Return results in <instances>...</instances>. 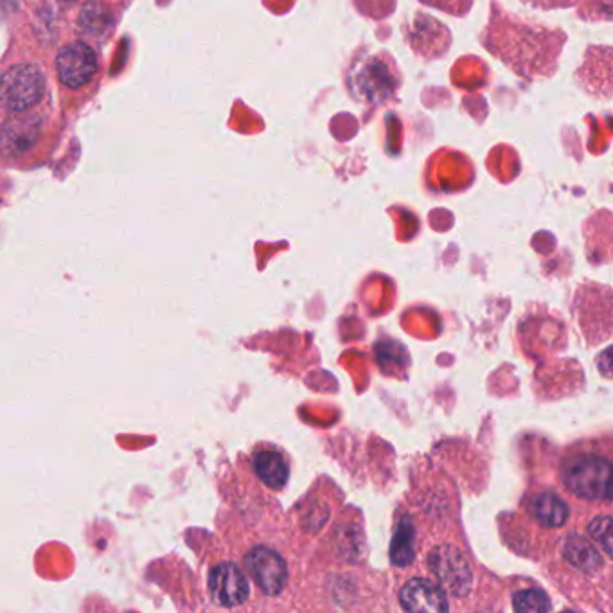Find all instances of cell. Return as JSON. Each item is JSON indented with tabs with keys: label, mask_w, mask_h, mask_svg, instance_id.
Segmentation results:
<instances>
[{
	"label": "cell",
	"mask_w": 613,
	"mask_h": 613,
	"mask_svg": "<svg viewBox=\"0 0 613 613\" xmlns=\"http://www.w3.org/2000/svg\"><path fill=\"white\" fill-rule=\"evenodd\" d=\"M404 76L388 51L358 53L346 71V89L360 105H388L398 98Z\"/></svg>",
	"instance_id": "cell-1"
},
{
	"label": "cell",
	"mask_w": 613,
	"mask_h": 613,
	"mask_svg": "<svg viewBox=\"0 0 613 613\" xmlns=\"http://www.w3.org/2000/svg\"><path fill=\"white\" fill-rule=\"evenodd\" d=\"M399 601L407 612L412 613H446L450 610L445 592L426 579L407 583L399 592Z\"/></svg>",
	"instance_id": "cell-9"
},
{
	"label": "cell",
	"mask_w": 613,
	"mask_h": 613,
	"mask_svg": "<svg viewBox=\"0 0 613 613\" xmlns=\"http://www.w3.org/2000/svg\"><path fill=\"white\" fill-rule=\"evenodd\" d=\"M391 561L394 565L407 566L414 561V527L409 520L399 522L391 544Z\"/></svg>",
	"instance_id": "cell-14"
},
{
	"label": "cell",
	"mask_w": 613,
	"mask_h": 613,
	"mask_svg": "<svg viewBox=\"0 0 613 613\" xmlns=\"http://www.w3.org/2000/svg\"><path fill=\"white\" fill-rule=\"evenodd\" d=\"M63 2H73V0H63Z\"/></svg>",
	"instance_id": "cell-20"
},
{
	"label": "cell",
	"mask_w": 613,
	"mask_h": 613,
	"mask_svg": "<svg viewBox=\"0 0 613 613\" xmlns=\"http://www.w3.org/2000/svg\"><path fill=\"white\" fill-rule=\"evenodd\" d=\"M421 2L430 8L446 11L450 15L464 16L472 8L473 0H421Z\"/></svg>",
	"instance_id": "cell-17"
},
{
	"label": "cell",
	"mask_w": 613,
	"mask_h": 613,
	"mask_svg": "<svg viewBox=\"0 0 613 613\" xmlns=\"http://www.w3.org/2000/svg\"><path fill=\"white\" fill-rule=\"evenodd\" d=\"M209 590L216 604L232 609L245 603L251 593V585L240 566L226 561L210 571Z\"/></svg>",
	"instance_id": "cell-7"
},
{
	"label": "cell",
	"mask_w": 613,
	"mask_h": 613,
	"mask_svg": "<svg viewBox=\"0 0 613 613\" xmlns=\"http://www.w3.org/2000/svg\"><path fill=\"white\" fill-rule=\"evenodd\" d=\"M588 531H590L593 540L601 544L604 552L612 555V516H609V514L599 516V519L593 520Z\"/></svg>",
	"instance_id": "cell-16"
},
{
	"label": "cell",
	"mask_w": 613,
	"mask_h": 613,
	"mask_svg": "<svg viewBox=\"0 0 613 613\" xmlns=\"http://www.w3.org/2000/svg\"><path fill=\"white\" fill-rule=\"evenodd\" d=\"M525 4L533 5L536 10L552 11V10H566L576 5L579 0H522Z\"/></svg>",
	"instance_id": "cell-18"
},
{
	"label": "cell",
	"mask_w": 613,
	"mask_h": 613,
	"mask_svg": "<svg viewBox=\"0 0 613 613\" xmlns=\"http://www.w3.org/2000/svg\"><path fill=\"white\" fill-rule=\"evenodd\" d=\"M513 606L519 613H546L551 610V601L538 588H527L514 593Z\"/></svg>",
	"instance_id": "cell-15"
},
{
	"label": "cell",
	"mask_w": 613,
	"mask_h": 613,
	"mask_svg": "<svg viewBox=\"0 0 613 613\" xmlns=\"http://www.w3.org/2000/svg\"><path fill=\"white\" fill-rule=\"evenodd\" d=\"M610 357H612V355H610V349H606V352L603 353L604 376H610Z\"/></svg>",
	"instance_id": "cell-19"
},
{
	"label": "cell",
	"mask_w": 613,
	"mask_h": 613,
	"mask_svg": "<svg viewBox=\"0 0 613 613\" xmlns=\"http://www.w3.org/2000/svg\"><path fill=\"white\" fill-rule=\"evenodd\" d=\"M245 561L246 569L263 592L268 596H278L283 592L284 585L289 582V569H286L283 555H279L268 547H254Z\"/></svg>",
	"instance_id": "cell-6"
},
{
	"label": "cell",
	"mask_w": 613,
	"mask_h": 613,
	"mask_svg": "<svg viewBox=\"0 0 613 613\" xmlns=\"http://www.w3.org/2000/svg\"><path fill=\"white\" fill-rule=\"evenodd\" d=\"M531 514L546 527H561L569 520V508L554 493H541L531 502Z\"/></svg>",
	"instance_id": "cell-12"
},
{
	"label": "cell",
	"mask_w": 613,
	"mask_h": 613,
	"mask_svg": "<svg viewBox=\"0 0 613 613\" xmlns=\"http://www.w3.org/2000/svg\"><path fill=\"white\" fill-rule=\"evenodd\" d=\"M56 63H59L60 79L68 89H79L89 84L98 71L94 51L81 42L63 48Z\"/></svg>",
	"instance_id": "cell-8"
},
{
	"label": "cell",
	"mask_w": 613,
	"mask_h": 613,
	"mask_svg": "<svg viewBox=\"0 0 613 613\" xmlns=\"http://www.w3.org/2000/svg\"><path fill=\"white\" fill-rule=\"evenodd\" d=\"M254 470L257 477L267 484L268 488L281 489L289 483V464L278 451H261L254 459Z\"/></svg>",
	"instance_id": "cell-11"
},
{
	"label": "cell",
	"mask_w": 613,
	"mask_h": 613,
	"mask_svg": "<svg viewBox=\"0 0 613 613\" xmlns=\"http://www.w3.org/2000/svg\"><path fill=\"white\" fill-rule=\"evenodd\" d=\"M38 136V125L33 119H13L0 136V144L8 155H21L31 146Z\"/></svg>",
	"instance_id": "cell-10"
},
{
	"label": "cell",
	"mask_w": 613,
	"mask_h": 613,
	"mask_svg": "<svg viewBox=\"0 0 613 613\" xmlns=\"http://www.w3.org/2000/svg\"><path fill=\"white\" fill-rule=\"evenodd\" d=\"M563 555L572 566H576L577 571L587 572V574H593L603 565L599 552L593 549L590 541L585 540L582 536H571L566 540Z\"/></svg>",
	"instance_id": "cell-13"
},
{
	"label": "cell",
	"mask_w": 613,
	"mask_h": 613,
	"mask_svg": "<svg viewBox=\"0 0 613 613\" xmlns=\"http://www.w3.org/2000/svg\"><path fill=\"white\" fill-rule=\"evenodd\" d=\"M430 571L440 587L451 596L464 598L472 587V571L467 558L450 546H440L432 551L429 560Z\"/></svg>",
	"instance_id": "cell-5"
},
{
	"label": "cell",
	"mask_w": 613,
	"mask_h": 613,
	"mask_svg": "<svg viewBox=\"0 0 613 613\" xmlns=\"http://www.w3.org/2000/svg\"><path fill=\"white\" fill-rule=\"evenodd\" d=\"M563 481L576 497L590 500L612 498V462L599 456L572 457L565 464Z\"/></svg>",
	"instance_id": "cell-2"
},
{
	"label": "cell",
	"mask_w": 613,
	"mask_h": 613,
	"mask_svg": "<svg viewBox=\"0 0 613 613\" xmlns=\"http://www.w3.org/2000/svg\"><path fill=\"white\" fill-rule=\"evenodd\" d=\"M404 29L410 49L421 59H439L450 49V29L421 11L416 13L412 21L405 24Z\"/></svg>",
	"instance_id": "cell-4"
},
{
	"label": "cell",
	"mask_w": 613,
	"mask_h": 613,
	"mask_svg": "<svg viewBox=\"0 0 613 613\" xmlns=\"http://www.w3.org/2000/svg\"><path fill=\"white\" fill-rule=\"evenodd\" d=\"M46 92L40 68L21 63L8 68L0 79V103L11 112H24L37 105Z\"/></svg>",
	"instance_id": "cell-3"
}]
</instances>
